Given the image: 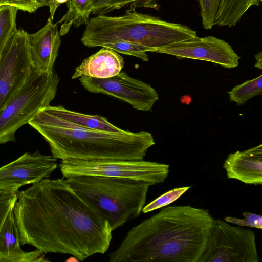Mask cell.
Masks as SVG:
<instances>
[{"label": "cell", "mask_w": 262, "mask_h": 262, "mask_svg": "<svg viewBox=\"0 0 262 262\" xmlns=\"http://www.w3.org/2000/svg\"><path fill=\"white\" fill-rule=\"evenodd\" d=\"M10 207L0 229V262H46L43 253L36 249L24 251L14 218V206Z\"/></svg>", "instance_id": "cell-15"}, {"label": "cell", "mask_w": 262, "mask_h": 262, "mask_svg": "<svg viewBox=\"0 0 262 262\" xmlns=\"http://www.w3.org/2000/svg\"><path fill=\"white\" fill-rule=\"evenodd\" d=\"M57 167V159L38 150L25 152L14 161L0 167V183L21 186L48 178Z\"/></svg>", "instance_id": "cell-12"}, {"label": "cell", "mask_w": 262, "mask_h": 262, "mask_svg": "<svg viewBox=\"0 0 262 262\" xmlns=\"http://www.w3.org/2000/svg\"><path fill=\"white\" fill-rule=\"evenodd\" d=\"M63 177L92 175L140 180L152 185L163 183L169 172V165L141 160L61 161Z\"/></svg>", "instance_id": "cell-7"}, {"label": "cell", "mask_w": 262, "mask_h": 262, "mask_svg": "<svg viewBox=\"0 0 262 262\" xmlns=\"http://www.w3.org/2000/svg\"><path fill=\"white\" fill-rule=\"evenodd\" d=\"M124 66L123 58L118 53L102 47L85 59L77 67L72 79L89 77L99 79L113 77L120 72Z\"/></svg>", "instance_id": "cell-16"}, {"label": "cell", "mask_w": 262, "mask_h": 262, "mask_svg": "<svg viewBox=\"0 0 262 262\" xmlns=\"http://www.w3.org/2000/svg\"><path fill=\"white\" fill-rule=\"evenodd\" d=\"M215 220L191 206L162 208L132 228L110 262H199Z\"/></svg>", "instance_id": "cell-2"}, {"label": "cell", "mask_w": 262, "mask_h": 262, "mask_svg": "<svg viewBox=\"0 0 262 262\" xmlns=\"http://www.w3.org/2000/svg\"><path fill=\"white\" fill-rule=\"evenodd\" d=\"M14 218L21 245L83 261L108 250L113 229L63 177L46 178L17 192Z\"/></svg>", "instance_id": "cell-1"}, {"label": "cell", "mask_w": 262, "mask_h": 262, "mask_svg": "<svg viewBox=\"0 0 262 262\" xmlns=\"http://www.w3.org/2000/svg\"><path fill=\"white\" fill-rule=\"evenodd\" d=\"M17 198V192L0 198V229L11 206Z\"/></svg>", "instance_id": "cell-27"}, {"label": "cell", "mask_w": 262, "mask_h": 262, "mask_svg": "<svg viewBox=\"0 0 262 262\" xmlns=\"http://www.w3.org/2000/svg\"><path fill=\"white\" fill-rule=\"evenodd\" d=\"M21 187L19 184L0 183V198L17 192Z\"/></svg>", "instance_id": "cell-28"}, {"label": "cell", "mask_w": 262, "mask_h": 262, "mask_svg": "<svg viewBox=\"0 0 262 262\" xmlns=\"http://www.w3.org/2000/svg\"><path fill=\"white\" fill-rule=\"evenodd\" d=\"M83 88L92 93L107 95L130 104L135 110L151 111L159 100L157 91L149 84L121 71L107 78H79Z\"/></svg>", "instance_id": "cell-10"}, {"label": "cell", "mask_w": 262, "mask_h": 262, "mask_svg": "<svg viewBox=\"0 0 262 262\" xmlns=\"http://www.w3.org/2000/svg\"><path fill=\"white\" fill-rule=\"evenodd\" d=\"M58 23L49 17L45 25L34 33L29 34L28 45L33 68L41 73L54 70L61 44Z\"/></svg>", "instance_id": "cell-13"}, {"label": "cell", "mask_w": 262, "mask_h": 262, "mask_svg": "<svg viewBox=\"0 0 262 262\" xmlns=\"http://www.w3.org/2000/svg\"><path fill=\"white\" fill-rule=\"evenodd\" d=\"M243 215L244 219L226 216L224 219L226 222L241 226H248L259 229H262V216L261 215L248 212H243Z\"/></svg>", "instance_id": "cell-25"}, {"label": "cell", "mask_w": 262, "mask_h": 262, "mask_svg": "<svg viewBox=\"0 0 262 262\" xmlns=\"http://www.w3.org/2000/svg\"><path fill=\"white\" fill-rule=\"evenodd\" d=\"M262 0H222L216 19V25L232 27L253 6H259Z\"/></svg>", "instance_id": "cell-19"}, {"label": "cell", "mask_w": 262, "mask_h": 262, "mask_svg": "<svg viewBox=\"0 0 262 262\" xmlns=\"http://www.w3.org/2000/svg\"><path fill=\"white\" fill-rule=\"evenodd\" d=\"M28 33L17 29L0 52V110L31 73Z\"/></svg>", "instance_id": "cell-9"}, {"label": "cell", "mask_w": 262, "mask_h": 262, "mask_svg": "<svg viewBox=\"0 0 262 262\" xmlns=\"http://www.w3.org/2000/svg\"><path fill=\"white\" fill-rule=\"evenodd\" d=\"M45 108L53 115L77 126L108 132H121V129L110 123L104 117L91 115L71 111L62 105H48Z\"/></svg>", "instance_id": "cell-17"}, {"label": "cell", "mask_w": 262, "mask_h": 262, "mask_svg": "<svg viewBox=\"0 0 262 262\" xmlns=\"http://www.w3.org/2000/svg\"><path fill=\"white\" fill-rule=\"evenodd\" d=\"M155 53L173 55L178 59L210 61L227 69L237 67L240 59L227 42L212 36H196L161 48Z\"/></svg>", "instance_id": "cell-11"}, {"label": "cell", "mask_w": 262, "mask_h": 262, "mask_svg": "<svg viewBox=\"0 0 262 262\" xmlns=\"http://www.w3.org/2000/svg\"><path fill=\"white\" fill-rule=\"evenodd\" d=\"M199 262H259L254 232L215 220Z\"/></svg>", "instance_id": "cell-8"}, {"label": "cell", "mask_w": 262, "mask_h": 262, "mask_svg": "<svg viewBox=\"0 0 262 262\" xmlns=\"http://www.w3.org/2000/svg\"><path fill=\"white\" fill-rule=\"evenodd\" d=\"M66 3L68 10L57 22L58 24L62 23L59 30L60 36L68 33L72 25L78 27L81 25H86L93 10L90 0H67Z\"/></svg>", "instance_id": "cell-18"}, {"label": "cell", "mask_w": 262, "mask_h": 262, "mask_svg": "<svg viewBox=\"0 0 262 262\" xmlns=\"http://www.w3.org/2000/svg\"><path fill=\"white\" fill-rule=\"evenodd\" d=\"M227 93L230 101L239 106L245 104L250 99L262 94V75L236 85Z\"/></svg>", "instance_id": "cell-20"}, {"label": "cell", "mask_w": 262, "mask_h": 262, "mask_svg": "<svg viewBox=\"0 0 262 262\" xmlns=\"http://www.w3.org/2000/svg\"><path fill=\"white\" fill-rule=\"evenodd\" d=\"M6 0H0V6L4 5Z\"/></svg>", "instance_id": "cell-31"}, {"label": "cell", "mask_w": 262, "mask_h": 262, "mask_svg": "<svg viewBox=\"0 0 262 262\" xmlns=\"http://www.w3.org/2000/svg\"><path fill=\"white\" fill-rule=\"evenodd\" d=\"M66 180L74 191L113 230L138 217L145 204L150 183L127 178L72 176Z\"/></svg>", "instance_id": "cell-5"}, {"label": "cell", "mask_w": 262, "mask_h": 262, "mask_svg": "<svg viewBox=\"0 0 262 262\" xmlns=\"http://www.w3.org/2000/svg\"><path fill=\"white\" fill-rule=\"evenodd\" d=\"M256 63L254 65V67L259 69V70L262 69V52L260 51L257 53L255 56Z\"/></svg>", "instance_id": "cell-30"}, {"label": "cell", "mask_w": 262, "mask_h": 262, "mask_svg": "<svg viewBox=\"0 0 262 262\" xmlns=\"http://www.w3.org/2000/svg\"><path fill=\"white\" fill-rule=\"evenodd\" d=\"M102 47L111 49L118 53L130 55L138 57L143 61H148L149 57L146 52H150V50L142 45L127 42H118L107 43Z\"/></svg>", "instance_id": "cell-22"}, {"label": "cell", "mask_w": 262, "mask_h": 262, "mask_svg": "<svg viewBox=\"0 0 262 262\" xmlns=\"http://www.w3.org/2000/svg\"><path fill=\"white\" fill-rule=\"evenodd\" d=\"M59 81L55 70L41 73L33 68L24 83L0 110V144L15 141L18 129L50 105Z\"/></svg>", "instance_id": "cell-6"}, {"label": "cell", "mask_w": 262, "mask_h": 262, "mask_svg": "<svg viewBox=\"0 0 262 262\" xmlns=\"http://www.w3.org/2000/svg\"><path fill=\"white\" fill-rule=\"evenodd\" d=\"M196 36V32L186 25L133 10H125L121 16L102 14L90 18L81 41L90 48L118 42H132L155 53L161 48Z\"/></svg>", "instance_id": "cell-4"}, {"label": "cell", "mask_w": 262, "mask_h": 262, "mask_svg": "<svg viewBox=\"0 0 262 262\" xmlns=\"http://www.w3.org/2000/svg\"><path fill=\"white\" fill-rule=\"evenodd\" d=\"M48 0H6L4 5H10L18 10L29 13L35 12L40 7L47 6Z\"/></svg>", "instance_id": "cell-26"}, {"label": "cell", "mask_w": 262, "mask_h": 262, "mask_svg": "<svg viewBox=\"0 0 262 262\" xmlns=\"http://www.w3.org/2000/svg\"><path fill=\"white\" fill-rule=\"evenodd\" d=\"M67 0H48L47 6L50 9V18L53 20L54 15L58 7L60 4L66 3Z\"/></svg>", "instance_id": "cell-29"}, {"label": "cell", "mask_w": 262, "mask_h": 262, "mask_svg": "<svg viewBox=\"0 0 262 262\" xmlns=\"http://www.w3.org/2000/svg\"><path fill=\"white\" fill-rule=\"evenodd\" d=\"M228 179L246 184H262V145L230 154L223 163Z\"/></svg>", "instance_id": "cell-14"}, {"label": "cell", "mask_w": 262, "mask_h": 262, "mask_svg": "<svg viewBox=\"0 0 262 262\" xmlns=\"http://www.w3.org/2000/svg\"><path fill=\"white\" fill-rule=\"evenodd\" d=\"M191 187L187 186L171 189L144 206L142 212L146 213L169 205L178 200Z\"/></svg>", "instance_id": "cell-23"}, {"label": "cell", "mask_w": 262, "mask_h": 262, "mask_svg": "<svg viewBox=\"0 0 262 262\" xmlns=\"http://www.w3.org/2000/svg\"><path fill=\"white\" fill-rule=\"evenodd\" d=\"M18 9L10 5L0 6V52L13 33L17 29L16 16Z\"/></svg>", "instance_id": "cell-21"}, {"label": "cell", "mask_w": 262, "mask_h": 262, "mask_svg": "<svg viewBox=\"0 0 262 262\" xmlns=\"http://www.w3.org/2000/svg\"><path fill=\"white\" fill-rule=\"evenodd\" d=\"M198 1L203 27L205 29H211L216 25V19L222 0Z\"/></svg>", "instance_id": "cell-24"}, {"label": "cell", "mask_w": 262, "mask_h": 262, "mask_svg": "<svg viewBox=\"0 0 262 262\" xmlns=\"http://www.w3.org/2000/svg\"><path fill=\"white\" fill-rule=\"evenodd\" d=\"M28 124L48 143L52 155L61 161L141 160L155 144L148 132L115 133L81 128L53 115L45 107Z\"/></svg>", "instance_id": "cell-3"}]
</instances>
